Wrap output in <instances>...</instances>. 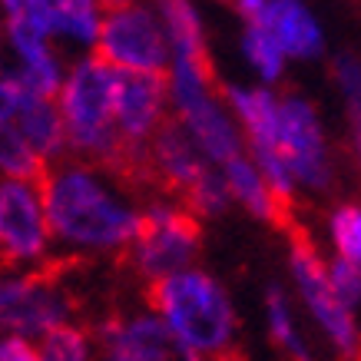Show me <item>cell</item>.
<instances>
[{
  "label": "cell",
  "mask_w": 361,
  "mask_h": 361,
  "mask_svg": "<svg viewBox=\"0 0 361 361\" xmlns=\"http://www.w3.org/2000/svg\"><path fill=\"white\" fill-rule=\"evenodd\" d=\"M93 338L103 355H120L123 361H206L153 312L106 315Z\"/></svg>",
  "instance_id": "cell-12"
},
{
  "label": "cell",
  "mask_w": 361,
  "mask_h": 361,
  "mask_svg": "<svg viewBox=\"0 0 361 361\" xmlns=\"http://www.w3.org/2000/svg\"><path fill=\"white\" fill-rule=\"evenodd\" d=\"M325 272H329V285H331V292L338 295V302L348 308V312H355V308H358V298H361L358 265L345 262V259H331V262H325Z\"/></svg>",
  "instance_id": "cell-25"
},
{
  "label": "cell",
  "mask_w": 361,
  "mask_h": 361,
  "mask_svg": "<svg viewBox=\"0 0 361 361\" xmlns=\"http://www.w3.org/2000/svg\"><path fill=\"white\" fill-rule=\"evenodd\" d=\"M0 361H37V345L23 335L0 338Z\"/></svg>",
  "instance_id": "cell-27"
},
{
  "label": "cell",
  "mask_w": 361,
  "mask_h": 361,
  "mask_svg": "<svg viewBox=\"0 0 361 361\" xmlns=\"http://www.w3.org/2000/svg\"><path fill=\"white\" fill-rule=\"evenodd\" d=\"M331 80L345 106V120H348V133L358 142V116H361V63L355 54H338L331 60Z\"/></svg>",
  "instance_id": "cell-24"
},
{
  "label": "cell",
  "mask_w": 361,
  "mask_h": 361,
  "mask_svg": "<svg viewBox=\"0 0 361 361\" xmlns=\"http://www.w3.org/2000/svg\"><path fill=\"white\" fill-rule=\"evenodd\" d=\"M252 23L272 37L288 63H315L325 56V27L308 0H269Z\"/></svg>",
  "instance_id": "cell-15"
},
{
  "label": "cell",
  "mask_w": 361,
  "mask_h": 361,
  "mask_svg": "<svg viewBox=\"0 0 361 361\" xmlns=\"http://www.w3.org/2000/svg\"><path fill=\"white\" fill-rule=\"evenodd\" d=\"M4 23L30 27L73 54H93L103 20L99 0H0Z\"/></svg>",
  "instance_id": "cell-11"
},
{
  "label": "cell",
  "mask_w": 361,
  "mask_h": 361,
  "mask_svg": "<svg viewBox=\"0 0 361 361\" xmlns=\"http://www.w3.org/2000/svg\"><path fill=\"white\" fill-rule=\"evenodd\" d=\"M265 322H269V335L279 348L288 355L292 361H315L312 358V348L305 345L302 331L295 325V312H292V302L279 285H272L265 292Z\"/></svg>",
  "instance_id": "cell-20"
},
{
  "label": "cell",
  "mask_w": 361,
  "mask_h": 361,
  "mask_svg": "<svg viewBox=\"0 0 361 361\" xmlns=\"http://www.w3.org/2000/svg\"><path fill=\"white\" fill-rule=\"evenodd\" d=\"M44 166L13 123H0V179H40Z\"/></svg>",
  "instance_id": "cell-23"
},
{
  "label": "cell",
  "mask_w": 361,
  "mask_h": 361,
  "mask_svg": "<svg viewBox=\"0 0 361 361\" xmlns=\"http://www.w3.org/2000/svg\"><path fill=\"white\" fill-rule=\"evenodd\" d=\"M50 226L37 179H0V262L7 269L50 265Z\"/></svg>",
  "instance_id": "cell-9"
},
{
  "label": "cell",
  "mask_w": 361,
  "mask_h": 361,
  "mask_svg": "<svg viewBox=\"0 0 361 361\" xmlns=\"http://www.w3.org/2000/svg\"><path fill=\"white\" fill-rule=\"evenodd\" d=\"M329 242L335 249V259L358 265L361 262V209L358 202H335L325 219Z\"/></svg>",
  "instance_id": "cell-21"
},
{
  "label": "cell",
  "mask_w": 361,
  "mask_h": 361,
  "mask_svg": "<svg viewBox=\"0 0 361 361\" xmlns=\"http://www.w3.org/2000/svg\"><path fill=\"white\" fill-rule=\"evenodd\" d=\"M93 54L116 73H153L163 77L169 66V40L149 0L103 11Z\"/></svg>",
  "instance_id": "cell-6"
},
{
  "label": "cell",
  "mask_w": 361,
  "mask_h": 361,
  "mask_svg": "<svg viewBox=\"0 0 361 361\" xmlns=\"http://www.w3.org/2000/svg\"><path fill=\"white\" fill-rule=\"evenodd\" d=\"M288 272L295 282L298 298L305 302L308 315L318 322V329L329 335L345 361L358 358V325H355V312L338 302V295L331 292L329 272H325V259L312 239L302 229H292L288 239Z\"/></svg>",
  "instance_id": "cell-8"
},
{
  "label": "cell",
  "mask_w": 361,
  "mask_h": 361,
  "mask_svg": "<svg viewBox=\"0 0 361 361\" xmlns=\"http://www.w3.org/2000/svg\"><path fill=\"white\" fill-rule=\"evenodd\" d=\"M222 183H226V192H229L232 202H239L249 216H255L259 222H269V226H288V209L272 196V189L265 186L262 173L255 169L245 153H239L235 159L219 166Z\"/></svg>",
  "instance_id": "cell-17"
},
{
  "label": "cell",
  "mask_w": 361,
  "mask_h": 361,
  "mask_svg": "<svg viewBox=\"0 0 361 361\" xmlns=\"http://www.w3.org/2000/svg\"><path fill=\"white\" fill-rule=\"evenodd\" d=\"M202 249V222L189 216L169 196H153L140 209V229L126 245L123 259L146 282L192 269Z\"/></svg>",
  "instance_id": "cell-5"
},
{
  "label": "cell",
  "mask_w": 361,
  "mask_h": 361,
  "mask_svg": "<svg viewBox=\"0 0 361 361\" xmlns=\"http://www.w3.org/2000/svg\"><path fill=\"white\" fill-rule=\"evenodd\" d=\"M37 361H93V341L80 325L63 322L44 335Z\"/></svg>",
  "instance_id": "cell-22"
},
{
  "label": "cell",
  "mask_w": 361,
  "mask_h": 361,
  "mask_svg": "<svg viewBox=\"0 0 361 361\" xmlns=\"http://www.w3.org/2000/svg\"><path fill=\"white\" fill-rule=\"evenodd\" d=\"M232 7H235V11H239V17L245 23H252L255 20V17H259V13L265 11V4H269V0H229Z\"/></svg>",
  "instance_id": "cell-28"
},
{
  "label": "cell",
  "mask_w": 361,
  "mask_h": 361,
  "mask_svg": "<svg viewBox=\"0 0 361 361\" xmlns=\"http://www.w3.org/2000/svg\"><path fill=\"white\" fill-rule=\"evenodd\" d=\"M13 126H17V133L23 136V142L30 146V153L40 159L44 169L66 159V133L54 97H37V93L23 90L20 106L13 113Z\"/></svg>",
  "instance_id": "cell-16"
},
{
  "label": "cell",
  "mask_w": 361,
  "mask_h": 361,
  "mask_svg": "<svg viewBox=\"0 0 361 361\" xmlns=\"http://www.w3.org/2000/svg\"><path fill=\"white\" fill-rule=\"evenodd\" d=\"M169 120L166 80L153 73H116L113 87V123L123 149L133 163V183H146L142 153L156 133Z\"/></svg>",
  "instance_id": "cell-10"
},
{
  "label": "cell",
  "mask_w": 361,
  "mask_h": 361,
  "mask_svg": "<svg viewBox=\"0 0 361 361\" xmlns=\"http://www.w3.org/2000/svg\"><path fill=\"white\" fill-rule=\"evenodd\" d=\"M4 54H11L7 70L27 93L56 97V90L63 83L66 63H70L63 47H56L50 37L30 30V27L4 23Z\"/></svg>",
  "instance_id": "cell-14"
},
{
  "label": "cell",
  "mask_w": 361,
  "mask_h": 361,
  "mask_svg": "<svg viewBox=\"0 0 361 361\" xmlns=\"http://www.w3.org/2000/svg\"><path fill=\"white\" fill-rule=\"evenodd\" d=\"M113 87H116V70H110L97 54H77L66 63L54 103L63 120L66 156L99 166L130 186L133 163L113 123Z\"/></svg>",
  "instance_id": "cell-2"
},
{
  "label": "cell",
  "mask_w": 361,
  "mask_h": 361,
  "mask_svg": "<svg viewBox=\"0 0 361 361\" xmlns=\"http://www.w3.org/2000/svg\"><path fill=\"white\" fill-rule=\"evenodd\" d=\"M142 166H146V183L159 189V196H169L176 202L212 169V163L199 153V146L186 136V130L173 120H166L163 130L149 140Z\"/></svg>",
  "instance_id": "cell-13"
},
{
  "label": "cell",
  "mask_w": 361,
  "mask_h": 361,
  "mask_svg": "<svg viewBox=\"0 0 361 361\" xmlns=\"http://www.w3.org/2000/svg\"><path fill=\"white\" fill-rule=\"evenodd\" d=\"M163 80L169 97V120L186 130L209 163L222 166L245 153L239 126L222 99V90L212 80L209 56H169Z\"/></svg>",
  "instance_id": "cell-4"
},
{
  "label": "cell",
  "mask_w": 361,
  "mask_h": 361,
  "mask_svg": "<svg viewBox=\"0 0 361 361\" xmlns=\"http://www.w3.org/2000/svg\"><path fill=\"white\" fill-rule=\"evenodd\" d=\"M50 239L80 255H123L140 229V202L123 179L80 159H60L40 173Z\"/></svg>",
  "instance_id": "cell-1"
},
{
  "label": "cell",
  "mask_w": 361,
  "mask_h": 361,
  "mask_svg": "<svg viewBox=\"0 0 361 361\" xmlns=\"http://www.w3.org/2000/svg\"><path fill=\"white\" fill-rule=\"evenodd\" d=\"M126 4H133V0H99V7H103V11H113V7H126Z\"/></svg>",
  "instance_id": "cell-29"
},
{
  "label": "cell",
  "mask_w": 361,
  "mask_h": 361,
  "mask_svg": "<svg viewBox=\"0 0 361 361\" xmlns=\"http://www.w3.org/2000/svg\"><path fill=\"white\" fill-rule=\"evenodd\" d=\"M146 298L153 315L163 318L206 361L235 351V331H239L235 305L229 292L209 272L192 265L176 275H166L159 282H149Z\"/></svg>",
  "instance_id": "cell-3"
},
{
  "label": "cell",
  "mask_w": 361,
  "mask_h": 361,
  "mask_svg": "<svg viewBox=\"0 0 361 361\" xmlns=\"http://www.w3.org/2000/svg\"><path fill=\"white\" fill-rule=\"evenodd\" d=\"M0 56H4V13H0Z\"/></svg>",
  "instance_id": "cell-30"
},
{
  "label": "cell",
  "mask_w": 361,
  "mask_h": 361,
  "mask_svg": "<svg viewBox=\"0 0 361 361\" xmlns=\"http://www.w3.org/2000/svg\"><path fill=\"white\" fill-rule=\"evenodd\" d=\"M73 298L56 279L54 265L44 269H0V331L47 335L70 322Z\"/></svg>",
  "instance_id": "cell-7"
},
{
  "label": "cell",
  "mask_w": 361,
  "mask_h": 361,
  "mask_svg": "<svg viewBox=\"0 0 361 361\" xmlns=\"http://www.w3.org/2000/svg\"><path fill=\"white\" fill-rule=\"evenodd\" d=\"M23 99V87L13 80V73L0 63V123H13V113Z\"/></svg>",
  "instance_id": "cell-26"
},
{
  "label": "cell",
  "mask_w": 361,
  "mask_h": 361,
  "mask_svg": "<svg viewBox=\"0 0 361 361\" xmlns=\"http://www.w3.org/2000/svg\"><path fill=\"white\" fill-rule=\"evenodd\" d=\"M239 50H242L245 66L252 70V77L259 80V87L279 90V83L285 80V73H288L292 63L285 60V54L275 47V40L259 27V23H245V27H242Z\"/></svg>",
  "instance_id": "cell-19"
},
{
  "label": "cell",
  "mask_w": 361,
  "mask_h": 361,
  "mask_svg": "<svg viewBox=\"0 0 361 361\" xmlns=\"http://www.w3.org/2000/svg\"><path fill=\"white\" fill-rule=\"evenodd\" d=\"M149 4L166 30L169 56H209L206 23L196 0H149Z\"/></svg>",
  "instance_id": "cell-18"
}]
</instances>
